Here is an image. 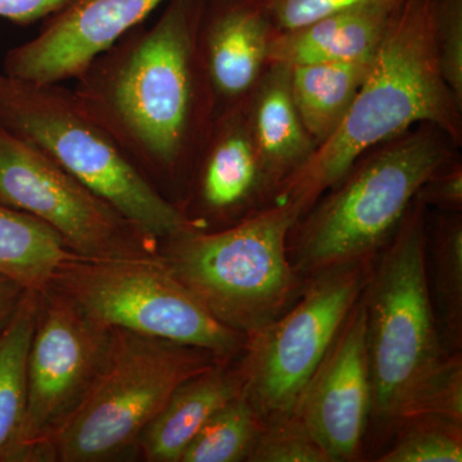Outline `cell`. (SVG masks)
<instances>
[{
  "mask_svg": "<svg viewBox=\"0 0 462 462\" xmlns=\"http://www.w3.org/2000/svg\"><path fill=\"white\" fill-rule=\"evenodd\" d=\"M206 0H167L156 23L134 27L75 79L81 108L134 166L181 208L216 118L199 50Z\"/></svg>",
  "mask_w": 462,
  "mask_h": 462,
  "instance_id": "1",
  "label": "cell"
},
{
  "mask_svg": "<svg viewBox=\"0 0 462 462\" xmlns=\"http://www.w3.org/2000/svg\"><path fill=\"white\" fill-rule=\"evenodd\" d=\"M424 123L461 147L462 103L438 62L434 0H404L345 120L282 185L275 203L296 207L302 216L367 151Z\"/></svg>",
  "mask_w": 462,
  "mask_h": 462,
  "instance_id": "2",
  "label": "cell"
},
{
  "mask_svg": "<svg viewBox=\"0 0 462 462\" xmlns=\"http://www.w3.org/2000/svg\"><path fill=\"white\" fill-rule=\"evenodd\" d=\"M458 148L448 134L424 123L367 151L289 234L298 275L309 279L375 260L421 185L461 157Z\"/></svg>",
  "mask_w": 462,
  "mask_h": 462,
  "instance_id": "3",
  "label": "cell"
},
{
  "mask_svg": "<svg viewBox=\"0 0 462 462\" xmlns=\"http://www.w3.org/2000/svg\"><path fill=\"white\" fill-rule=\"evenodd\" d=\"M300 217L296 207L273 203L223 229L161 240L160 256L212 316L248 338L296 298L300 275L288 240Z\"/></svg>",
  "mask_w": 462,
  "mask_h": 462,
  "instance_id": "4",
  "label": "cell"
},
{
  "mask_svg": "<svg viewBox=\"0 0 462 462\" xmlns=\"http://www.w3.org/2000/svg\"><path fill=\"white\" fill-rule=\"evenodd\" d=\"M0 126L51 158L152 236L196 229L142 175L62 84L21 80L0 69Z\"/></svg>",
  "mask_w": 462,
  "mask_h": 462,
  "instance_id": "5",
  "label": "cell"
},
{
  "mask_svg": "<svg viewBox=\"0 0 462 462\" xmlns=\"http://www.w3.org/2000/svg\"><path fill=\"white\" fill-rule=\"evenodd\" d=\"M427 207L413 199L372 266L361 300L373 413L392 420L415 383L443 354L427 275Z\"/></svg>",
  "mask_w": 462,
  "mask_h": 462,
  "instance_id": "6",
  "label": "cell"
},
{
  "mask_svg": "<svg viewBox=\"0 0 462 462\" xmlns=\"http://www.w3.org/2000/svg\"><path fill=\"white\" fill-rule=\"evenodd\" d=\"M217 361L199 346L112 329L98 374L54 440L51 461L98 462L121 454L179 385Z\"/></svg>",
  "mask_w": 462,
  "mask_h": 462,
  "instance_id": "7",
  "label": "cell"
},
{
  "mask_svg": "<svg viewBox=\"0 0 462 462\" xmlns=\"http://www.w3.org/2000/svg\"><path fill=\"white\" fill-rule=\"evenodd\" d=\"M51 284L85 315L111 328L199 346L221 361L242 355L247 337L221 324L161 256L63 261Z\"/></svg>",
  "mask_w": 462,
  "mask_h": 462,
  "instance_id": "8",
  "label": "cell"
},
{
  "mask_svg": "<svg viewBox=\"0 0 462 462\" xmlns=\"http://www.w3.org/2000/svg\"><path fill=\"white\" fill-rule=\"evenodd\" d=\"M373 260L309 278L300 300L247 338L243 396L263 418L296 411L300 398L363 294Z\"/></svg>",
  "mask_w": 462,
  "mask_h": 462,
  "instance_id": "9",
  "label": "cell"
},
{
  "mask_svg": "<svg viewBox=\"0 0 462 462\" xmlns=\"http://www.w3.org/2000/svg\"><path fill=\"white\" fill-rule=\"evenodd\" d=\"M0 203L48 225L80 257L132 260L160 256V240L2 126Z\"/></svg>",
  "mask_w": 462,
  "mask_h": 462,
  "instance_id": "10",
  "label": "cell"
},
{
  "mask_svg": "<svg viewBox=\"0 0 462 462\" xmlns=\"http://www.w3.org/2000/svg\"><path fill=\"white\" fill-rule=\"evenodd\" d=\"M111 331L53 285L39 293L18 461H51L54 440L98 374Z\"/></svg>",
  "mask_w": 462,
  "mask_h": 462,
  "instance_id": "11",
  "label": "cell"
},
{
  "mask_svg": "<svg viewBox=\"0 0 462 462\" xmlns=\"http://www.w3.org/2000/svg\"><path fill=\"white\" fill-rule=\"evenodd\" d=\"M294 412L331 462L357 458L373 413L366 316L361 297L307 384Z\"/></svg>",
  "mask_w": 462,
  "mask_h": 462,
  "instance_id": "12",
  "label": "cell"
},
{
  "mask_svg": "<svg viewBox=\"0 0 462 462\" xmlns=\"http://www.w3.org/2000/svg\"><path fill=\"white\" fill-rule=\"evenodd\" d=\"M242 105L217 115L191 171L181 209L196 229L239 223L275 203Z\"/></svg>",
  "mask_w": 462,
  "mask_h": 462,
  "instance_id": "13",
  "label": "cell"
},
{
  "mask_svg": "<svg viewBox=\"0 0 462 462\" xmlns=\"http://www.w3.org/2000/svg\"><path fill=\"white\" fill-rule=\"evenodd\" d=\"M167 0H69L32 39L12 48L2 71L39 84L75 80L85 67Z\"/></svg>",
  "mask_w": 462,
  "mask_h": 462,
  "instance_id": "14",
  "label": "cell"
},
{
  "mask_svg": "<svg viewBox=\"0 0 462 462\" xmlns=\"http://www.w3.org/2000/svg\"><path fill=\"white\" fill-rule=\"evenodd\" d=\"M278 32L257 0H206L199 41L216 117L251 96L272 65L270 48Z\"/></svg>",
  "mask_w": 462,
  "mask_h": 462,
  "instance_id": "15",
  "label": "cell"
},
{
  "mask_svg": "<svg viewBox=\"0 0 462 462\" xmlns=\"http://www.w3.org/2000/svg\"><path fill=\"white\" fill-rule=\"evenodd\" d=\"M404 0H376L279 32L270 63L293 67L369 56L376 51Z\"/></svg>",
  "mask_w": 462,
  "mask_h": 462,
  "instance_id": "16",
  "label": "cell"
},
{
  "mask_svg": "<svg viewBox=\"0 0 462 462\" xmlns=\"http://www.w3.org/2000/svg\"><path fill=\"white\" fill-rule=\"evenodd\" d=\"M289 74L288 66L272 63L243 103L249 132L276 194L318 148L294 105Z\"/></svg>",
  "mask_w": 462,
  "mask_h": 462,
  "instance_id": "17",
  "label": "cell"
},
{
  "mask_svg": "<svg viewBox=\"0 0 462 462\" xmlns=\"http://www.w3.org/2000/svg\"><path fill=\"white\" fill-rule=\"evenodd\" d=\"M243 393V376L230 361H217L175 389L138 442L144 460L179 462L200 428Z\"/></svg>",
  "mask_w": 462,
  "mask_h": 462,
  "instance_id": "18",
  "label": "cell"
},
{
  "mask_svg": "<svg viewBox=\"0 0 462 462\" xmlns=\"http://www.w3.org/2000/svg\"><path fill=\"white\" fill-rule=\"evenodd\" d=\"M375 51L336 62L289 67L294 105L316 145L337 132L369 74Z\"/></svg>",
  "mask_w": 462,
  "mask_h": 462,
  "instance_id": "19",
  "label": "cell"
},
{
  "mask_svg": "<svg viewBox=\"0 0 462 462\" xmlns=\"http://www.w3.org/2000/svg\"><path fill=\"white\" fill-rule=\"evenodd\" d=\"M39 293L26 291L0 330V462H17L27 404V361L38 315Z\"/></svg>",
  "mask_w": 462,
  "mask_h": 462,
  "instance_id": "20",
  "label": "cell"
},
{
  "mask_svg": "<svg viewBox=\"0 0 462 462\" xmlns=\"http://www.w3.org/2000/svg\"><path fill=\"white\" fill-rule=\"evenodd\" d=\"M76 256L48 225L0 203V275L42 291L57 267Z\"/></svg>",
  "mask_w": 462,
  "mask_h": 462,
  "instance_id": "21",
  "label": "cell"
},
{
  "mask_svg": "<svg viewBox=\"0 0 462 462\" xmlns=\"http://www.w3.org/2000/svg\"><path fill=\"white\" fill-rule=\"evenodd\" d=\"M434 296L446 343L462 345V216L439 212L430 236Z\"/></svg>",
  "mask_w": 462,
  "mask_h": 462,
  "instance_id": "22",
  "label": "cell"
},
{
  "mask_svg": "<svg viewBox=\"0 0 462 462\" xmlns=\"http://www.w3.org/2000/svg\"><path fill=\"white\" fill-rule=\"evenodd\" d=\"M263 422V416L242 393L208 419L179 462L248 461Z\"/></svg>",
  "mask_w": 462,
  "mask_h": 462,
  "instance_id": "23",
  "label": "cell"
},
{
  "mask_svg": "<svg viewBox=\"0 0 462 462\" xmlns=\"http://www.w3.org/2000/svg\"><path fill=\"white\" fill-rule=\"evenodd\" d=\"M396 443L379 462H461L462 422L442 416H418L398 422Z\"/></svg>",
  "mask_w": 462,
  "mask_h": 462,
  "instance_id": "24",
  "label": "cell"
},
{
  "mask_svg": "<svg viewBox=\"0 0 462 462\" xmlns=\"http://www.w3.org/2000/svg\"><path fill=\"white\" fill-rule=\"evenodd\" d=\"M442 416L462 422V357L445 356L424 374L401 401L392 421L418 416Z\"/></svg>",
  "mask_w": 462,
  "mask_h": 462,
  "instance_id": "25",
  "label": "cell"
},
{
  "mask_svg": "<svg viewBox=\"0 0 462 462\" xmlns=\"http://www.w3.org/2000/svg\"><path fill=\"white\" fill-rule=\"evenodd\" d=\"M248 461L331 462L329 455L296 412L263 418Z\"/></svg>",
  "mask_w": 462,
  "mask_h": 462,
  "instance_id": "26",
  "label": "cell"
},
{
  "mask_svg": "<svg viewBox=\"0 0 462 462\" xmlns=\"http://www.w3.org/2000/svg\"><path fill=\"white\" fill-rule=\"evenodd\" d=\"M434 42L443 79L462 103V0H434Z\"/></svg>",
  "mask_w": 462,
  "mask_h": 462,
  "instance_id": "27",
  "label": "cell"
},
{
  "mask_svg": "<svg viewBox=\"0 0 462 462\" xmlns=\"http://www.w3.org/2000/svg\"><path fill=\"white\" fill-rule=\"evenodd\" d=\"M257 2L263 5L279 32H288L346 9L376 2V0H257Z\"/></svg>",
  "mask_w": 462,
  "mask_h": 462,
  "instance_id": "28",
  "label": "cell"
},
{
  "mask_svg": "<svg viewBox=\"0 0 462 462\" xmlns=\"http://www.w3.org/2000/svg\"><path fill=\"white\" fill-rule=\"evenodd\" d=\"M415 199L439 212L455 214L462 211V161L461 157L434 173L421 185Z\"/></svg>",
  "mask_w": 462,
  "mask_h": 462,
  "instance_id": "29",
  "label": "cell"
},
{
  "mask_svg": "<svg viewBox=\"0 0 462 462\" xmlns=\"http://www.w3.org/2000/svg\"><path fill=\"white\" fill-rule=\"evenodd\" d=\"M69 0H0V18L29 25L44 21L65 7Z\"/></svg>",
  "mask_w": 462,
  "mask_h": 462,
  "instance_id": "30",
  "label": "cell"
},
{
  "mask_svg": "<svg viewBox=\"0 0 462 462\" xmlns=\"http://www.w3.org/2000/svg\"><path fill=\"white\" fill-rule=\"evenodd\" d=\"M25 291L16 282L0 275V330L11 320Z\"/></svg>",
  "mask_w": 462,
  "mask_h": 462,
  "instance_id": "31",
  "label": "cell"
}]
</instances>
